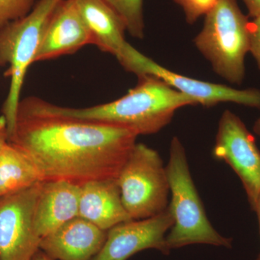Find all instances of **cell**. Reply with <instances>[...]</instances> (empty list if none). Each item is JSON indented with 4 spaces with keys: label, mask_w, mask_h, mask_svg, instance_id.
I'll use <instances>...</instances> for the list:
<instances>
[{
    "label": "cell",
    "mask_w": 260,
    "mask_h": 260,
    "mask_svg": "<svg viewBox=\"0 0 260 260\" xmlns=\"http://www.w3.org/2000/svg\"><path fill=\"white\" fill-rule=\"evenodd\" d=\"M40 182L42 177L31 159L8 141L0 150V198Z\"/></svg>",
    "instance_id": "obj_16"
},
{
    "label": "cell",
    "mask_w": 260,
    "mask_h": 260,
    "mask_svg": "<svg viewBox=\"0 0 260 260\" xmlns=\"http://www.w3.org/2000/svg\"><path fill=\"white\" fill-rule=\"evenodd\" d=\"M213 155L237 174L254 210L260 191V152L255 138L231 111L225 110L220 116Z\"/></svg>",
    "instance_id": "obj_7"
},
{
    "label": "cell",
    "mask_w": 260,
    "mask_h": 260,
    "mask_svg": "<svg viewBox=\"0 0 260 260\" xmlns=\"http://www.w3.org/2000/svg\"><path fill=\"white\" fill-rule=\"evenodd\" d=\"M37 0H0V30L28 14Z\"/></svg>",
    "instance_id": "obj_18"
},
{
    "label": "cell",
    "mask_w": 260,
    "mask_h": 260,
    "mask_svg": "<svg viewBox=\"0 0 260 260\" xmlns=\"http://www.w3.org/2000/svg\"><path fill=\"white\" fill-rule=\"evenodd\" d=\"M249 40L251 53L260 70V15L253 19L249 24Z\"/></svg>",
    "instance_id": "obj_20"
},
{
    "label": "cell",
    "mask_w": 260,
    "mask_h": 260,
    "mask_svg": "<svg viewBox=\"0 0 260 260\" xmlns=\"http://www.w3.org/2000/svg\"><path fill=\"white\" fill-rule=\"evenodd\" d=\"M75 2L91 32L93 45L115 56L127 69L138 51L125 40V25L119 15L105 0Z\"/></svg>",
    "instance_id": "obj_12"
},
{
    "label": "cell",
    "mask_w": 260,
    "mask_h": 260,
    "mask_svg": "<svg viewBox=\"0 0 260 260\" xmlns=\"http://www.w3.org/2000/svg\"><path fill=\"white\" fill-rule=\"evenodd\" d=\"M195 47L210 61L217 75L241 85L245 77V56L249 51V21L237 0H218L205 15Z\"/></svg>",
    "instance_id": "obj_4"
},
{
    "label": "cell",
    "mask_w": 260,
    "mask_h": 260,
    "mask_svg": "<svg viewBox=\"0 0 260 260\" xmlns=\"http://www.w3.org/2000/svg\"><path fill=\"white\" fill-rule=\"evenodd\" d=\"M179 5L185 15L186 23L194 24L197 20L206 15L218 0H173Z\"/></svg>",
    "instance_id": "obj_19"
},
{
    "label": "cell",
    "mask_w": 260,
    "mask_h": 260,
    "mask_svg": "<svg viewBox=\"0 0 260 260\" xmlns=\"http://www.w3.org/2000/svg\"><path fill=\"white\" fill-rule=\"evenodd\" d=\"M78 216L106 232L133 220L121 201L117 178L90 181L80 186Z\"/></svg>",
    "instance_id": "obj_15"
},
{
    "label": "cell",
    "mask_w": 260,
    "mask_h": 260,
    "mask_svg": "<svg viewBox=\"0 0 260 260\" xmlns=\"http://www.w3.org/2000/svg\"><path fill=\"white\" fill-rule=\"evenodd\" d=\"M80 186L64 181H43L36 203L34 224L41 239L78 216Z\"/></svg>",
    "instance_id": "obj_14"
},
{
    "label": "cell",
    "mask_w": 260,
    "mask_h": 260,
    "mask_svg": "<svg viewBox=\"0 0 260 260\" xmlns=\"http://www.w3.org/2000/svg\"><path fill=\"white\" fill-rule=\"evenodd\" d=\"M121 19L132 37L143 39L145 36L143 0H105Z\"/></svg>",
    "instance_id": "obj_17"
},
{
    "label": "cell",
    "mask_w": 260,
    "mask_h": 260,
    "mask_svg": "<svg viewBox=\"0 0 260 260\" xmlns=\"http://www.w3.org/2000/svg\"><path fill=\"white\" fill-rule=\"evenodd\" d=\"M87 45H93V38L75 0H61L49 19L34 63L74 54Z\"/></svg>",
    "instance_id": "obj_11"
},
{
    "label": "cell",
    "mask_w": 260,
    "mask_h": 260,
    "mask_svg": "<svg viewBox=\"0 0 260 260\" xmlns=\"http://www.w3.org/2000/svg\"><path fill=\"white\" fill-rule=\"evenodd\" d=\"M121 201L133 220L158 215L169 206L167 167L156 150L136 143L117 177Z\"/></svg>",
    "instance_id": "obj_6"
},
{
    "label": "cell",
    "mask_w": 260,
    "mask_h": 260,
    "mask_svg": "<svg viewBox=\"0 0 260 260\" xmlns=\"http://www.w3.org/2000/svg\"><path fill=\"white\" fill-rule=\"evenodd\" d=\"M138 137L111 124L18 112L9 142L31 159L43 181L81 186L117 178Z\"/></svg>",
    "instance_id": "obj_1"
},
{
    "label": "cell",
    "mask_w": 260,
    "mask_h": 260,
    "mask_svg": "<svg viewBox=\"0 0 260 260\" xmlns=\"http://www.w3.org/2000/svg\"><path fill=\"white\" fill-rule=\"evenodd\" d=\"M135 74L138 77L153 75L165 82L169 86L187 95L198 104L214 107L219 103L232 102L260 109V90L255 88L238 90L221 84L194 79L160 66L142 54Z\"/></svg>",
    "instance_id": "obj_10"
},
{
    "label": "cell",
    "mask_w": 260,
    "mask_h": 260,
    "mask_svg": "<svg viewBox=\"0 0 260 260\" xmlns=\"http://www.w3.org/2000/svg\"><path fill=\"white\" fill-rule=\"evenodd\" d=\"M9 141V133H8V124L5 117H0V150Z\"/></svg>",
    "instance_id": "obj_21"
},
{
    "label": "cell",
    "mask_w": 260,
    "mask_h": 260,
    "mask_svg": "<svg viewBox=\"0 0 260 260\" xmlns=\"http://www.w3.org/2000/svg\"><path fill=\"white\" fill-rule=\"evenodd\" d=\"M253 129H254V133L260 137V118L255 121V123H254Z\"/></svg>",
    "instance_id": "obj_25"
},
{
    "label": "cell",
    "mask_w": 260,
    "mask_h": 260,
    "mask_svg": "<svg viewBox=\"0 0 260 260\" xmlns=\"http://www.w3.org/2000/svg\"><path fill=\"white\" fill-rule=\"evenodd\" d=\"M173 225L169 206L155 216L118 224L108 231L102 249L91 260H127L140 251L151 249L169 255L166 237Z\"/></svg>",
    "instance_id": "obj_9"
},
{
    "label": "cell",
    "mask_w": 260,
    "mask_h": 260,
    "mask_svg": "<svg viewBox=\"0 0 260 260\" xmlns=\"http://www.w3.org/2000/svg\"><path fill=\"white\" fill-rule=\"evenodd\" d=\"M167 166L174 225L166 237L169 250L191 244L232 248V240L224 237L210 223L191 178L185 149L173 138Z\"/></svg>",
    "instance_id": "obj_3"
},
{
    "label": "cell",
    "mask_w": 260,
    "mask_h": 260,
    "mask_svg": "<svg viewBox=\"0 0 260 260\" xmlns=\"http://www.w3.org/2000/svg\"><path fill=\"white\" fill-rule=\"evenodd\" d=\"M138 85L114 102L87 108L62 107L40 98L20 102L27 114L61 116L120 126L137 135L155 134L168 125L178 109L198 105L194 100L153 75L138 77Z\"/></svg>",
    "instance_id": "obj_2"
},
{
    "label": "cell",
    "mask_w": 260,
    "mask_h": 260,
    "mask_svg": "<svg viewBox=\"0 0 260 260\" xmlns=\"http://www.w3.org/2000/svg\"><path fill=\"white\" fill-rule=\"evenodd\" d=\"M41 184L0 198V260H31L39 250L34 214Z\"/></svg>",
    "instance_id": "obj_8"
},
{
    "label": "cell",
    "mask_w": 260,
    "mask_h": 260,
    "mask_svg": "<svg viewBox=\"0 0 260 260\" xmlns=\"http://www.w3.org/2000/svg\"><path fill=\"white\" fill-rule=\"evenodd\" d=\"M254 211L256 212V215H257L258 221H259V237H260V191L259 195H258L257 199H256L255 206L254 208ZM256 260H260V252L259 256H258Z\"/></svg>",
    "instance_id": "obj_24"
},
{
    "label": "cell",
    "mask_w": 260,
    "mask_h": 260,
    "mask_svg": "<svg viewBox=\"0 0 260 260\" xmlns=\"http://www.w3.org/2000/svg\"><path fill=\"white\" fill-rule=\"evenodd\" d=\"M61 0H39L28 14L0 30V65L8 66L9 91L3 107L9 136L14 129L20 93L53 12Z\"/></svg>",
    "instance_id": "obj_5"
},
{
    "label": "cell",
    "mask_w": 260,
    "mask_h": 260,
    "mask_svg": "<svg viewBox=\"0 0 260 260\" xmlns=\"http://www.w3.org/2000/svg\"><path fill=\"white\" fill-rule=\"evenodd\" d=\"M245 3L249 16L251 18H256L260 15V0H243Z\"/></svg>",
    "instance_id": "obj_22"
},
{
    "label": "cell",
    "mask_w": 260,
    "mask_h": 260,
    "mask_svg": "<svg viewBox=\"0 0 260 260\" xmlns=\"http://www.w3.org/2000/svg\"><path fill=\"white\" fill-rule=\"evenodd\" d=\"M31 260H55L52 259V258L49 257V256H47V254H44L42 251H41L40 249H39L36 252V254H34V256H32Z\"/></svg>",
    "instance_id": "obj_23"
},
{
    "label": "cell",
    "mask_w": 260,
    "mask_h": 260,
    "mask_svg": "<svg viewBox=\"0 0 260 260\" xmlns=\"http://www.w3.org/2000/svg\"><path fill=\"white\" fill-rule=\"evenodd\" d=\"M107 237V232L78 216L43 237L39 249L55 260H91Z\"/></svg>",
    "instance_id": "obj_13"
}]
</instances>
